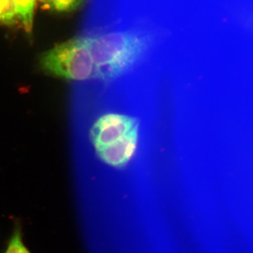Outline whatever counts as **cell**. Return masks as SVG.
<instances>
[{"label":"cell","mask_w":253,"mask_h":253,"mask_svg":"<svg viewBox=\"0 0 253 253\" xmlns=\"http://www.w3.org/2000/svg\"><path fill=\"white\" fill-rule=\"evenodd\" d=\"M81 36L94 63V79L104 82L114 81L131 71L154 44L152 33L141 28L85 23Z\"/></svg>","instance_id":"6da1fadb"},{"label":"cell","mask_w":253,"mask_h":253,"mask_svg":"<svg viewBox=\"0 0 253 253\" xmlns=\"http://www.w3.org/2000/svg\"><path fill=\"white\" fill-rule=\"evenodd\" d=\"M40 66L46 74L66 81L84 82L94 78L90 52L81 35L44 51Z\"/></svg>","instance_id":"7a4b0ae2"},{"label":"cell","mask_w":253,"mask_h":253,"mask_svg":"<svg viewBox=\"0 0 253 253\" xmlns=\"http://www.w3.org/2000/svg\"><path fill=\"white\" fill-rule=\"evenodd\" d=\"M139 125L135 118L109 113L100 117L91 126L90 139L95 149L114 142Z\"/></svg>","instance_id":"3957f363"},{"label":"cell","mask_w":253,"mask_h":253,"mask_svg":"<svg viewBox=\"0 0 253 253\" xmlns=\"http://www.w3.org/2000/svg\"><path fill=\"white\" fill-rule=\"evenodd\" d=\"M139 139V125L126 135L103 147L96 149V154L105 164L122 168L130 161L135 153Z\"/></svg>","instance_id":"277c9868"},{"label":"cell","mask_w":253,"mask_h":253,"mask_svg":"<svg viewBox=\"0 0 253 253\" xmlns=\"http://www.w3.org/2000/svg\"><path fill=\"white\" fill-rule=\"evenodd\" d=\"M18 23L22 25L26 33L30 34L33 26L35 8L37 0H13Z\"/></svg>","instance_id":"5b68a950"},{"label":"cell","mask_w":253,"mask_h":253,"mask_svg":"<svg viewBox=\"0 0 253 253\" xmlns=\"http://www.w3.org/2000/svg\"><path fill=\"white\" fill-rule=\"evenodd\" d=\"M86 0H37L42 9L59 13H69L81 8Z\"/></svg>","instance_id":"8992f818"},{"label":"cell","mask_w":253,"mask_h":253,"mask_svg":"<svg viewBox=\"0 0 253 253\" xmlns=\"http://www.w3.org/2000/svg\"><path fill=\"white\" fill-rule=\"evenodd\" d=\"M4 253H32L23 241L22 226L16 222Z\"/></svg>","instance_id":"52a82bcc"},{"label":"cell","mask_w":253,"mask_h":253,"mask_svg":"<svg viewBox=\"0 0 253 253\" xmlns=\"http://www.w3.org/2000/svg\"><path fill=\"white\" fill-rule=\"evenodd\" d=\"M18 23L13 0H0V24L14 26Z\"/></svg>","instance_id":"ba28073f"}]
</instances>
